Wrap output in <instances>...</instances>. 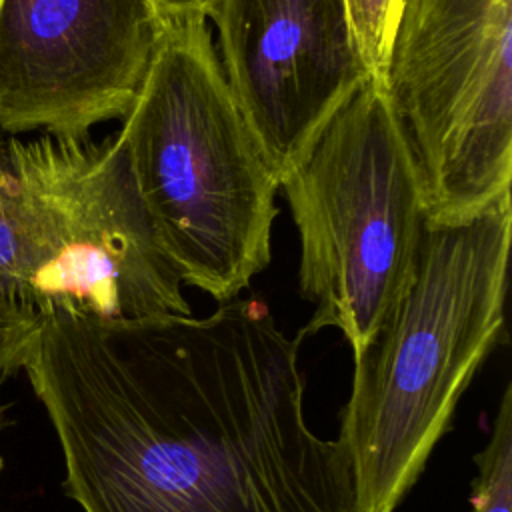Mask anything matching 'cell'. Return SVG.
Masks as SVG:
<instances>
[{
    "label": "cell",
    "instance_id": "10",
    "mask_svg": "<svg viewBox=\"0 0 512 512\" xmlns=\"http://www.w3.org/2000/svg\"><path fill=\"white\" fill-rule=\"evenodd\" d=\"M362 60L372 80L386 84L394 32L404 0H344Z\"/></svg>",
    "mask_w": 512,
    "mask_h": 512
},
{
    "label": "cell",
    "instance_id": "7",
    "mask_svg": "<svg viewBox=\"0 0 512 512\" xmlns=\"http://www.w3.org/2000/svg\"><path fill=\"white\" fill-rule=\"evenodd\" d=\"M160 32L148 0H0V132L82 138L122 120Z\"/></svg>",
    "mask_w": 512,
    "mask_h": 512
},
{
    "label": "cell",
    "instance_id": "8",
    "mask_svg": "<svg viewBox=\"0 0 512 512\" xmlns=\"http://www.w3.org/2000/svg\"><path fill=\"white\" fill-rule=\"evenodd\" d=\"M226 84L278 184L372 80L344 0H218Z\"/></svg>",
    "mask_w": 512,
    "mask_h": 512
},
{
    "label": "cell",
    "instance_id": "13",
    "mask_svg": "<svg viewBox=\"0 0 512 512\" xmlns=\"http://www.w3.org/2000/svg\"><path fill=\"white\" fill-rule=\"evenodd\" d=\"M162 18L166 16H192L200 14L206 16L210 14L212 6L218 0H148Z\"/></svg>",
    "mask_w": 512,
    "mask_h": 512
},
{
    "label": "cell",
    "instance_id": "5",
    "mask_svg": "<svg viewBox=\"0 0 512 512\" xmlns=\"http://www.w3.org/2000/svg\"><path fill=\"white\" fill-rule=\"evenodd\" d=\"M24 296L108 320L192 314L118 134L100 142L10 136Z\"/></svg>",
    "mask_w": 512,
    "mask_h": 512
},
{
    "label": "cell",
    "instance_id": "6",
    "mask_svg": "<svg viewBox=\"0 0 512 512\" xmlns=\"http://www.w3.org/2000/svg\"><path fill=\"white\" fill-rule=\"evenodd\" d=\"M512 0H404L386 90L412 148L426 220L510 196Z\"/></svg>",
    "mask_w": 512,
    "mask_h": 512
},
{
    "label": "cell",
    "instance_id": "1",
    "mask_svg": "<svg viewBox=\"0 0 512 512\" xmlns=\"http://www.w3.org/2000/svg\"><path fill=\"white\" fill-rule=\"evenodd\" d=\"M34 314L20 370L84 512H358L346 444L306 422L304 336L262 302L204 318Z\"/></svg>",
    "mask_w": 512,
    "mask_h": 512
},
{
    "label": "cell",
    "instance_id": "4",
    "mask_svg": "<svg viewBox=\"0 0 512 512\" xmlns=\"http://www.w3.org/2000/svg\"><path fill=\"white\" fill-rule=\"evenodd\" d=\"M300 238L304 338L338 328L354 362L408 290L426 224L422 178L384 82L368 80L280 182Z\"/></svg>",
    "mask_w": 512,
    "mask_h": 512
},
{
    "label": "cell",
    "instance_id": "2",
    "mask_svg": "<svg viewBox=\"0 0 512 512\" xmlns=\"http://www.w3.org/2000/svg\"><path fill=\"white\" fill-rule=\"evenodd\" d=\"M510 236V196L464 220H426L412 282L354 362L340 414L358 512L398 508L470 380L504 340Z\"/></svg>",
    "mask_w": 512,
    "mask_h": 512
},
{
    "label": "cell",
    "instance_id": "9",
    "mask_svg": "<svg viewBox=\"0 0 512 512\" xmlns=\"http://www.w3.org/2000/svg\"><path fill=\"white\" fill-rule=\"evenodd\" d=\"M472 512H512V386L506 384L488 444L474 454Z\"/></svg>",
    "mask_w": 512,
    "mask_h": 512
},
{
    "label": "cell",
    "instance_id": "14",
    "mask_svg": "<svg viewBox=\"0 0 512 512\" xmlns=\"http://www.w3.org/2000/svg\"><path fill=\"white\" fill-rule=\"evenodd\" d=\"M6 406L4 404H0V430L6 426ZM0 468H2V458H0Z\"/></svg>",
    "mask_w": 512,
    "mask_h": 512
},
{
    "label": "cell",
    "instance_id": "11",
    "mask_svg": "<svg viewBox=\"0 0 512 512\" xmlns=\"http://www.w3.org/2000/svg\"><path fill=\"white\" fill-rule=\"evenodd\" d=\"M0 290L22 302L24 258L16 228L14 166L10 156V136L0 132ZM24 304V302H22ZM26 306V304H24Z\"/></svg>",
    "mask_w": 512,
    "mask_h": 512
},
{
    "label": "cell",
    "instance_id": "3",
    "mask_svg": "<svg viewBox=\"0 0 512 512\" xmlns=\"http://www.w3.org/2000/svg\"><path fill=\"white\" fill-rule=\"evenodd\" d=\"M116 134L182 284L220 304L236 298L270 262L280 184L226 84L206 16L162 18Z\"/></svg>",
    "mask_w": 512,
    "mask_h": 512
},
{
    "label": "cell",
    "instance_id": "12",
    "mask_svg": "<svg viewBox=\"0 0 512 512\" xmlns=\"http://www.w3.org/2000/svg\"><path fill=\"white\" fill-rule=\"evenodd\" d=\"M34 322L32 308L0 290V380L20 370Z\"/></svg>",
    "mask_w": 512,
    "mask_h": 512
}]
</instances>
